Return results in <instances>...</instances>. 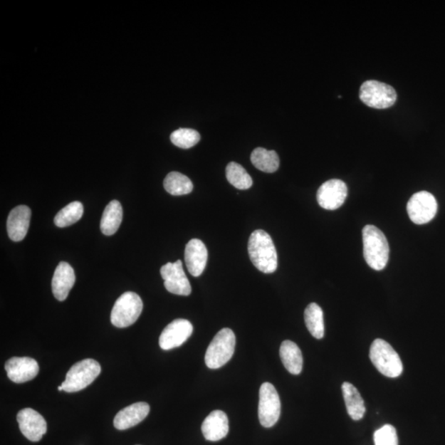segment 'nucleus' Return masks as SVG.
<instances>
[{
    "mask_svg": "<svg viewBox=\"0 0 445 445\" xmlns=\"http://www.w3.org/2000/svg\"><path fill=\"white\" fill-rule=\"evenodd\" d=\"M160 273L164 280L166 290L172 294L188 296L191 295L192 287L181 260L176 263H169L161 267Z\"/></svg>",
    "mask_w": 445,
    "mask_h": 445,
    "instance_id": "obj_10",
    "label": "nucleus"
},
{
    "mask_svg": "<svg viewBox=\"0 0 445 445\" xmlns=\"http://www.w3.org/2000/svg\"><path fill=\"white\" fill-rule=\"evenodd\" d=\"M306 327L313 337L322 339L324 337L323 312L315 303L308 305L305 311Z\"/></svg>",
    "mask_w": 445,
    "mask_h": 445,
    "instance_id": "obj_24",
    "label": "nucleus"
},
{
    "mask_svg": "<svg viewBox=\"0 0 445 445\" xmlns=\"http://www.w3.org/2000/svg\"><path fill=\"white\" fill-rule=\"evenodd\" d=\"M248 250L256 268L265 274L273 273L276 271L278 259L276 247L270 235L264 230H255L251 234Z\"/></svg>",
    "mask_w": 445,
    "mask_h": 445,
    "instance_id": "obj_1",
    "label": "nucleus"
},
{
    "mask_svg": "<svg viewBox=\"0 0 445 445\" xmlns=\"http://www.w3.org/2000/svg\"><path fill=\"white\" fill-rule=\"evenodd\" d=\"M101 365L93 359L77 362L68 371L66 380L61 386L63 391L75 392L86 389L101 373Z\"/></svg>",
    "mask_w": 445,
    "mask_h": 445,
    "instance_id": "obj_5",
    "label": "nucleus"
},
{
    "mask_svg": "<svg viewBox=\"0 0 445 445\" xmlns=\"http://www.w3.org/2000/svg\"><path fill=\"white\" fill-rule=\"evenodd\" d=\"M164 187L172 196L187 195L193 190V184L189 178L177 172H172L167 175Z\"/></svg>",
    "mask_w": 445,
    "mask_h": 445,
    "instance_id": "obj_25",
    "label": "nucleus"
},
{
    "mask_svg": "<svg viewBox=\"0 0 445 445\" xmlns=\"http://www.w3.org/2000/svg\"><path fill=\"white\" fill-rule=\"evenodd\" d=\"M347 186L339 179L324 182L317 192V201L322 208L334 211L341 207L347 197Z\"/></svg>",
    "mask_w": 445,
    "mask_h": 445,
    "instance_id": "obj_11",
    "label": "nucleus"
},
{
    "mask_svg": "<svg viewBox=\"0 0 445 445\" xmlns=\"http://www.w3.org/2000/svg\"><path fill=\"white\" fill-rule=\"evenodd\" d=\"M411 221L416 224H425L432 221L438 209L436 199L428 192H419L413 195L407 206Z\"/></svg>",
    "mask_w": 445,
    "mask_h": 445,
    "instance_id": "obj_9",
    "label": "nucleus"
},
{
    "mask_svg": "<svg viewBox=\"0 0 445 445\" xmlns=\"http://www.w3.org/2000/svg\"><path fill=\"white\" fill-rule=\"evenodd\" d=\"M17 421L21 432L30 441H40L47 431L44 417L31 408L21 410L18 413Z\"/></svg>",
    "mask_w": 445,
    "mask_h": 445,
    "instance_id": "obj_12",
    "label": "nucleus"
},
{
    "mask_svg": "<svg viewBox=\"0 0 445 445\" xmlns=\"http://www.w3.org/2000/svg\"><path fill=\"white\" fill-rule=\"evenodd\" d=\"M370 357L382 375L389 378H397L402 375L403 365L399 355L384 340L376 339L372 343Z\"/></svg>",
    "mask_w": 445,
    "mask_h": 445,
    "instance_id": "obj_4",
    "label": "nucleus"
},
{
    "mask_svg": "<svg viewBox=\"0 0 445 445\" xmlns=\"http://www.w3.org/2000/svg\"><path fill=\"white\" fill-rule=\"evenodd\" d=\"M193 333L192 324L186 319H176L162 332L159 337L160 347L169 350L181 347Z\"/></svg>",
    "mask_w": 445,
    "mask_h": 445,
    "instance_id": "obj_13",
    "label": "nucleus"
},
{
    "mask_svg": "<svg viewBox=\"0 0 445 445\" xmlns=\"http://www.w3.org/2000/svg\"><path fill=\"white\" fill-rule=\"evenodd\" d=\"M345 407L348 414L354 421H360L364 417L366 408L360 392L348 382H345L342 387Z\"/></svg>",
    "mask_w": 445,
    "mask_h": 445,
    "instance_id": "obj_20",
    "label": "nucleus"
},
{
    "mask_svg": "<svg viewBox=\"0 0 445 445\" xmlns=\"http://www.w3.org/2000/svg\"><path fill=\"white\" fill-rule=\"evenodd\" d=\"M201 431L208 441L216 442L226 437L229 431L227 415L221 410L212 412L203 422Z\"/></svg>",
    "mask_w": 445,
    "mask_h": 445,
    "instance_id": "obj_19",
    "label": "nucleus"
},
{
    "mask_svg": "<svg viewBox=\"0 0 445 445\" xmlns=\"http://www.w3.org/2000/svg\"><path fill=\"white\" fill-rule=\"evenodd\" d=\"M143 311V301L134 292H125L120 295L111 313L112 325L118 328L132 326Z\"/></svg>",
    "mask_w": 445,
    "mask_h": 445,
    "instance_id": "obj_6",
    "label": "nucleus"
},
{
    "mask_svg": "<svg viewBox=\"0 0 445 445\" xmlns=\"http://www.w3.org/2000/svg\"><path fill=\"white\" fill-rule=\"evenodd\" d=\"M83 214V204L80 201L71 202L57 213L54 222L57 227H68L80 221Z\"/></svg>",
    "mask_w": 445,
    "mask_h": 445,
    "instance_id": "obj_26",
    "label": "nucleus"
},
{
    "mask_svg": "<svg viewBox=\"0 0 445 445\" xmlns=\"http://www.w3.org/2000/svg\"><path fill=\"white\" fill-rule=\"evenodd\" d=\"M236 337L231 329L223 328L214 337L206 350L205 362L209 369L216 370L233 357Z\"/></svg>",
    "mask_w": 445,
    "mask_h": 445,
    "instance_id": "obj_3",
    "label": "nucleus"
},
{
    "mask_svg": "<svg viewBox=\"0 0 445 445\" xmlns=\"http://www.w3.org/2000/svg\"><path fill=\"white\" fill-rule=\"evenodd\" d=\"M364 258L372 269L384 270L389 259V245L385 235L374 225L363 229Z\"/></svg>",
    "mask_w": 445,
    "mask_h": 445,
    "instance_id": "obj_2",
    "label": "nucleus"
},
{
    "mask_svg": "<svg viewBox=\"0 0 445 445\" xmlns=\"http://www.w3.org/2000/svg\"><path fill=\"white\" fill-rule=\"evenodd\" d=\"M31 219V209L27 206H19L9 213L7 221V231L14 242L23 240L28 232Z\"/></svg>",
    "mask_w": 445,
    "mask_h": 445,
    "instance_id": "obj_17",
    "label": "nucleus"
},
{
    "mask_svg": "<svg viewBox=\"0 0 445 445\" xmlns=\"http://www.w3.org/2000/svg\"><path fill=\"white\" fill-rule=\"evenodd\" d=\"M208 260L206 245L200 239L189 241L185 248V261L188 271L193 276H200L205 270Z\"/></svg>",
    "mask_w": 445,
    "mask_h": 445,
    "instance_id": "obj_16",
    "label": "nucleus"
},
{
    "mask_svg": "<svg viewBox=\"0 0 445 445\" xmlns=\"http://www.w3.org/2000/svg\"><path fill=\"white\" fill-rule=\"evenodd\" d=\"M227 180L235 188L239 190H247L253 186L252 177L240 164L231 162L226 167Z\"/></svg>",
    "mask_w": 445,
    "mask_h": 445,
    "instance_id": "obj_27",
    "label": "nucleus"
},
{
    "mask_svg": "<svg viewBox=\"0 0 445 445\" xmlns=\"http://www.w3.org/2000/svg\"><path fill=\"white\" fill-rule=\"evenodd\" d=\"M281 411V399L276 387L270 383L261 384L258 406V417L261 425L265 428L275 426L279 420Z\"/></svg>",
    "mask_w": 445,
    "mask_h": 445,
    "instance_id": "obj_8",
    "label": "nucleus"
},
{
    "mask_svg": "<svg viewBox=\"0 0 445 445\" xmlns=\"http://www.w3.org/2000/svg\"><path fill=\"white\" fill-rule=\"evenodd\" d=\"M75 274L72 266L65 261H61L57 266L53 278H52V292L57 300L64 301L74 286Z\"/></svg>",
    "mask_w": 445,
    "mask_h": 445,
    "instance_id": "obj_15",
    "label": "nucleus"
},
{
    "mask_svg": "<svg viewBox=\"0 0 445 445\" xmlns=\"http://www.w3.org/2000/svg\"><path fill=\"white\" fill-rule=\"evenodd\" d=\"M62 390H64V389H63V387H62V386H59V387H58V391H60V392H61V391H62Z\"/></svg>",
    "mask_w": 445,
    "mask_h": 445,
    "instance_id": "obj_30",
    "label": "nucleus"
},
{
    "mask_svg": "<svg viewBox=\"0 0 445 445\" xmlns=\"http://www.w3.org/2000/svg\"><path fill=\"white\" fill-rule=\"evenodd\" d=\"M375 445H399L396 429L391 425H385L375 432Z\"/></svg>",
    "mask_w": 445,
    "mask_h": 445,
    "instance_id": "obj_29",
    "label": "nucleus"
},
{
    "mask_svg": "<svg viewBox=\"0 0 445 445\" xmlns=\"http://www.w3.org/2000/svg\"><path fill=\"white\" fill-rule=\"evenodd\" d=\"M150 407L148 403H134L120 410L114 418V426L119 431L127 430L138 425L149 415Z\"/></svg>",
    "mask_w": 445,
    "mask_h": 445,
    "instance_id": "obj_18",
    "label": "nucleus"
},
{
    "mask_svg": "<svg viewBox=\"0 0 445 445\" xmlns=\"http://www.w3.org/2000/svg\"><path fill=\"white\" fill-rule=\"evenodd\" d=\"M123 209L118 201H112L104 209L100 228L101 231L107 236L116 234L122 222Z\"/></svg>",
    "mask_w": 445,
    "mask_h": 445,
    "instance_id": "obj_22",
    "label": "nucleus"
},
{
    "mask_svg": "<svg viewBox=\"0 0 445 445\" xmlns=\"http://www.w3.org/2000/svg\"><path fill=\"white\" fill-rule=\"evenodd\" d=\"M9 379L16 384L33 380L39 373V365L33 358L13 357L5 364Z\"/></svg>",
    "mask_w": 445,
    "mask_h": 445,
    "instance_id": "obj_14",
    "label": "nucleus"
},
{
    "mask_svg": "<svg viewBox=\"0 0 445 445\" xmlns=\"http://www.w3.org/2000/svg\"><path fill=\"white\" fill-rule=\"evenodd\" d=\"M360 98L370 108L386 109L395 104L397 93L394 88L384 83L369 80L361 85Z\"/></svg>",
    "mask_w": 445,
    "mask_h": 445,
    "instance_id": "obj_7",
    "label": "nucleus"
},
{
    "mask_svg": "<svg viewBox=\"0 0 445 445\" xmlns=\"http://www.w3.org/2000/svg\"><path fill=\"white\" fill-rule=\"evenodd\" d=\"M172 143L181 149H190L198 144L201 135L193 129L180 128L170 136Z\"/></svg>",
    "mask_w": 445,
    "mask_h": 445,
    "instance_id": "obj_28",
    "label": "nucleus"
},
{
    "mask_svg": "<svg viewBox=\"0 0 445 445\" xmlns=\"http://www.w3.org/2000/svg\"><path fill=\"white\" fill-rule=\"evenodd\" d=\"M251 161L256 169L268 174L276 172L280 167V159L276 152L264 148L255 149L251 155Z\"/></svg>",
    "mask_w": 445,
    "mask_h": 445,
    "instance_id": "obj_23",
    "label": "nucleus"
},
{
    "mask_svg": "<svg viewBox=\"0 0 445 445\" xmlns=\"http://www.w3.org/2000/svg\"><path fill=\"white\" fill-rule=\"evenodd\" d=\"M280 355L286 369L294 375H300L303 369V355L298 345L291 341L283 342Z\"/></svg>",
    "mask_w": 445,
    "mask_h": 445,
    "instance_id": "obj_21",
    "label": "nucleus"
}]
</instances>
